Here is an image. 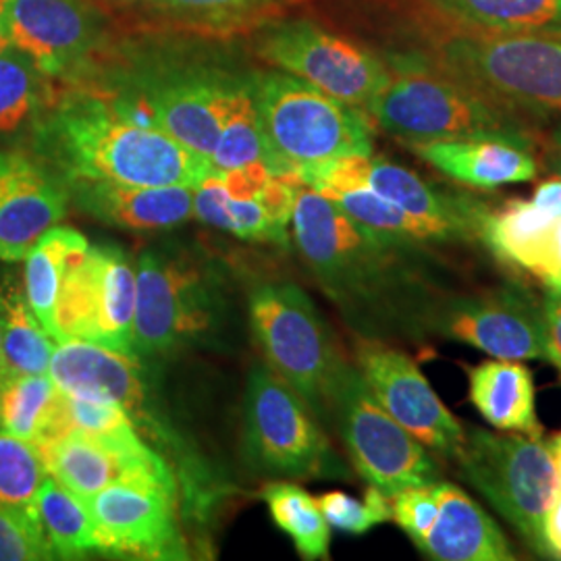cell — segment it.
<instances>
[{"label": "cell", "mask_w": 561, "mask_h": 561, "mask_svg": "<svg viewBox=\"0 0 561 561\" xmlns=\"http://www.w3.org/2000/svg\"><path fill=\"white\" fill-rule=\"evenodd\" d=\"M454 463L461 479L507 522L537 556L551 560L545 541V518L556 495V458L542 437L463 428Z\"/></svg>", "instance_id": "6"}, {"label": "cell", "mask_w": 561, "mask_h": 561, "mask_svg": "<svg viewBox=\"0 0 561 561\" xmlns=\"http://www.w3.org/2000/svg\"><path fill=\"white\" fill-rule=\"evenodd\" d=\"M468 400L497 431L542 437L537 416L535 377L522 360H484L466 366Z\"/></svg>", "instance_id": "25"}, {"label": "cell", "mask_w": 561, "mask_h": 561, "mask_svg": "<svg viewBox=\"0 0 561 561\" xmlns=\"http://www.w3.org/2000/svg\"><path fill=\"white\" fill-rule=\"evenodd\" d=\"M60 389L44 375H25L0 387V431L41 447L48 442Z\"/></svg>", "instance_id": "31"}, {"label": "cell", "mask_w": 561, "mask_h": 561, "mask_svg": "<svg viewBox=\"0 0 561 561\" xmlns=\"http://www.w3.org/2000/svg\"><path fill=\"white\" fill-rule=\"evenodd\" d=\"M53 352V337L25 296L13 283L0 287V381L48 373Z\"/></svg>", "instance_id": "28"}, {"label": "cell", "mask_w": 561, "mask_h": 561, "mask_svg": "<svg viewBox=\"0 0 561 561\" xmlns=\"http://www.w3.org/2000/svg\"><path fill=\"white\" fill-rule=\"evenodd\" d=\"M545 541L551 560H561V489H556L545 518Z\"/></svg>", "instance_id": "42"}, {"label": "cell", "mask_w": 561, "mask_h": 561, "mask_svg": "<svg viewBox=\"0 0 561 561\" xmlns=\"http://www.w3.org/2000/svg\"><path fill=\"white\" fill-rule=\"evenodd\" d=\"M327 198L335 202L354 221L362 222L364 227L387 238L422 243V245L439 243L426 225H422L419 219L401 210L400 206H396L393 202L382 198L364 183H352V185L340 187L327 194Z\"/></svg>", "instance_id": "35"}, {"label": "cell", "mask_w": 561, "mask_h": 561, "mask_svg": "<svg viewBox=\"0 0 561 561\" xmlns=\"http://www.w3.org/2000/svg\"><path fill=\"white\" fill-rule=\"evenodd\" d=\"M7 46H9V44H7V41H4V38H2V36H0V50H4V48H7Z\"/></svg>", "instance_id": "47"}, {"label": "cell", "mask_w": 561, "mask_h": 561, "mask_svg": "<svg viewBox=\"0 0 561 561\" xmlns=\"http://www.w3.org/2000/svg\"><path fill=\"white\" fill-rule=\"evenodd\" d=\"M317 502L322 516L333 528L354 537L366 535L370 528L391 520V497L370 484L364 500H356L343 491H329Z\"/></svg>", "instance_id": "38"}, {"label": "cell", "mask_w": 561, "mask_h": 561, "mask_svg": "<svg viewBox=\"0 0 561 561\" xmlns=\"http://www.w3.org/2000/svg\"><path fill=\"white\" fill-rule=\"evenodd\" d=\"M136 268L115 243L85 250L62 280L57 304V341L81 340L134 354Z\"/></svg>", "instance_id": "12"}, {"label": "cell", "mask_w": 561, "mask_h": 561, "mask_svg": "<svg viewBox=\"0 0 561 561\" xmlns=\"http://www.w3.org/2000/svg\"><path fill=\"white\" fill-rule=\"evenodd\" d=\"M90 248L80 231L50 227L25 256V300L46 333L57 341V304L67 271Z\"/></svg>", "instance_id": "27"}, {"label": "cell", "mask_w": 561, "mask_h": 561, "mask_svg": "<svg viewBox=\"0 0 561 561\" xmlns=\"http://www.w3.org/2000/svg\"><path fill=\"white\" fill-rule=\"evenodd\" d=\"M428 34L422 55L442 71L537 129L551 121L561 125L560 38L489 34L439 18Z\"/></svg>", "instance_id": "3"}, {"label": "cell", "mask_w": 561, "mask_h": 561, "mask_svg": "<svg viewBox=\"0 0 561 561\" xmlns=\"http://www.w3.org/2000/svg\"><path fill=\"white\" fill-rule=\"evenodd\" d=\"M541 300L547 360L551 362L561 375V287H545Z\"/></svg>", "instance_id": "41"}, {"label": "cell", "mask_w": 561, "mask_h": 561, "mask_svg": "<svg viewBox=\"0 0 561 561\" xmlns=\"http://www.w3.org/2000/svg\"><path fill=\"white\" fill-rule=\"evenodd\" d=\"M243 445L250 461L266 474L345 477L319 419L268 366H254L248 379Z\"/></svg>", "instance_id": "10"}, {"label": "cell", "mask_w": 561, "mask_h": 561, "mask_svg": "<svg viewBox=\"0 0 561 561\" xmlns=\"http://www.w3.org/2000/svg\"><path fill=\"white\" fill-rule=\"evenodd\" d=\"M238 81L215 73H164L140 83L134 102L164 134L210 159Z\"/></svg>", "instance_id": "19"}, {"label": "cell", "mask_w": 561, "mask_h": 561, "mask_svg": "<svg viewBox=\"0 0 561 561\" xmlns=\"http://www.w3.org/2000/svg\"><path fill=\"white\" fill-rule=\"evenodd\" d=\"M134 347L141 358L173 354L213 333L221 322L219 280L175 248H146L136 268Z\"/></svg>", "instance_id": "8"}, {"label": "cell", "mask_w": 561, "mask_h": 561, "mask_svg": "<svg viewBox=\"0 0 561 561\" xmlns=\"http://www.w3.org/2000/svg\"><path fill=\"white\" fill-rule=\"evenodd\" d=\"M0 385H2V381H0Z\"/></svg>", "instance_id": "48"}, {"label": "cell", "mask_w": 561, "mask_h": 561, "mask_svg": "<svg viewBox=\"0 0 561 561\" xmlns=\"http://www.w3.org/2000/svg\"><path fill=\"white\" fill-rule=\"evenodd\" d=\"M271 171L300 181L350 154H373L375 125L366 111L337 101L285 71L250 78Z\"/></svg>", "instance_id": "5"}, {"label": "cell", "mask_w": 561, "mask_h": 561, "mask_svg": "<svg viewBox=\"0 0 561 561\" xmlns=\"http://www.w3.org/2000/svg\"><path fill=\"white\" fill-rule=\"evenodd\" d=\"M69 198L96 221L131 229L162 231L194 217L190 185H129L115 181H67Z\"/></svg>", "instance_id": "23"}, {"label": "cell", "mask_w": 561, "mask_h": 561, "mask_svg": "<svg viewBox=\"0 0 561 561\" xmlns=\"http://www.w3.org/2000/svg\"><path fill=\"white\" fill-rule=\"evenodd\" d=\"M32 514L53 558L76 560L88 553H101L96 526L85 500L65 489L50 474L42 482Z\"/></svg>", "instance_id": "29"}, {"label": "cell", "mask_w": 561, "mask_h": 561, "mask_svg": "<svg viewBox=\"0 0 561 561\" xmlns=\"http://www.w3.org/2000/svg\"><path fill=\"white\" fill-rule=\"evenodd\" d=\"M329 419L356 472L387 497L442 481L443 461L385 412L358 366L347 360L331 382Z\"/></svg>", "instance_id": "9"}, {"label": "cell", "mask_w": 561, "mask_h": 561, "mask_svg": "<svg viewBox=\"0 0 561 561\" xmlns=\"http://www.w3.org/2000/svg\"><path fill=\"white\" fill-rule=\"evenodd\" d=\"M38 451L46 472L81 500L115 482H178L171 463L141 439L136 426L104 437L69 431Z\"/></svg>", "instance_id": "17"}, {"label": "cell", "mask_w": 561, "mask_h": 561, "mask_svg": "<svg viewBox=\"0 0 561 561\" xmlns=\"http://www.w3.org/2000/svg\"><path fill=\"white\" fill-rule=\"evenodd\" d=\"M36 157L60 180L129 185H190L213 173L210 161L185 148L125 96L71 90L34 125Z\"/></svg>", "instance_id": "2"}, {"label": "cell", "mask_w": 561, "mask_h": 561, "mask_svg": "<svg viewBox=\"0 0 561 561\" xmlns=\"http://www.w3.org/2000/svg\"><path fill=\"white\" fill-rule=\"evenodd\" d=\"M537 206H541L545 213L553 215V217H561V178L560 175H551L547 180L541 181L535 192L533 198Z\"/></svg>", "instance_id": "43"}, {"label": "cell", "mask_w": 561, "mask_h": 561, "mask_svg": "<svg viewBox=\"0 0 561 561\" xmlns=\"http://www.w3.org/2000/svg\"><path fill=\"white\" fill-rule=\"evenodd\" d=\"M542 167L549 171V175H560L561 178V131L545 141Z\"/></svg>", "instance_id": "44"}, {"label": "cell", "mask_w": 561, "mask_h": 561, "mask_svg": "<svg viewBox=\"0 0 561 561\" xmlns=\"http://www.w3.org/2000/svg\"><path fill=\"white\" fill-rule=\"evenodd\" d=\"M391 78L366 115L375 129L408 144L474 136L537 138L541 131L518 113L451 78L422 53L389 60Z\"/></svg>", "instance_id": "4"}, {"label": "cell", "mask_w": 561, "mask_h": 561, "mask_svg": "<svg viewBox=\"0 0 561 561\" xmlns=\"http://www.w3.org/2000/svg\"><path fill=\"white\" fill-rule=\"evenodd\" d=\"M481 241L512 271L561 287V217L545 213L533 201L512 198L491 206Z\"/></svg>", "instance_id": "22"}, {"label": "cell", "mask_w": 561, "mask_h": 561, "mask_svg": "<svg viewBox=\"0 0 561 561\" xmlns=\"http://www.w3.org/2000/svg\"><path fill=\"white\" fill-rule=\"evenodd\" d=\"M433 18L502 36L561 38V0H422Z\"/></svg>", "instance_id": "26"}, {"label": "cell", "mask_w": 561, "mask_h": 561, "mask_svg": "<svg viewBox=\"0 0 561 561\" xmlns=\"http://www.w3.org/2000/svg\"><path fill=\"white\" fill-rule=\"evenodd\" d=\"M208 161L213 173L231 171L250 162H264L271 169L268 146L264 140L250 80L236 83L227 106V115L222 119L219 140Z\"/></svg>", "instance_id": "34"}, {"label": "cell", "mask_w": 561, "mask_h": 561, "mask_svg": "<svg viewBox=\"0 0 561 561\" xmlns=\"http://www.w3.org/2000/svg\"><path fill=\"white\" fill-rule=\"evenodd\" d=\"M256 53L275 69L317 85L362 111L391 78L389 62L312 20H287L262 30Z\"/></svg>", "instance_id": "11"}, {"label": "cell", "mask_w": 561, "mask_h": 561, "mask_svg": "<svg viewBox=\"0 0 561 561\" xmlns=\"http://www.w3.org/2000/svg\"><path fill=\"white\" fill-rule=\"evenodd\" d=\"M439 516L416 549L435 561H512L516 553L497 522L463 489L449 481L433 484Z\"/></svg>", "instance_id": "24"}, {"label": "cell", "mask_w": 561, "mask_h": 561, "mask_svg": "<svg viewBox=\"0 0 561 561\" xmlns=\"http://www.w3.org/2000/svg\"><path fill=\"white\" fill-rule=\"evenodd\" d=\"M194 217L245 241L287 245L289 231L275 221L261 198L233 201L217 173H210L194 190Z\"/></svg>", "instance_id": "30"}, {"label": "cell", "mask_w": 561, "mask_h": 561, "mask_svg": "<svg viewBox=\"0 0 561 561\" xmlns=\"http://www.w3.org/2000/svg\"><path fill=\"white\" fill-rule=\"evenodd\" d=\"M294 243L322 291L368 340H431L439 287L426 245L381 236L321 192L300 183L291 213Z\"/></svg>", "instance_id": "1"}, {"label": "cell", "mask_w": 561, "mask_h": 561, "mask_svg": "<svg viewBox=\"0 0 561 561\" xmlns=\"http://www.w3.org/2000/svg\"><path fill=\"white\" fill-rule=\"evenodd\" d=\"M0 36L50 80H76L101 50L106 20L88 0H0Z\"/></svg>", "instance_id": "14"}, {"label": "cell", "mask_w": 561, "mask_h": 561, "mask_svg": "<svg viewBox=\"0 0 561 561\" xmlns=\"http://www.w3.org/2000/svg\"><path fill=\"white\" fill-rule=\"evenodd\" d=\"M431 340L466 343L502 360H547L542 300L520 283L447 291L428 327Z\"/></svg>", "instance_id": "13"}, {"label": "cell", "mask_w": 561, "mask_h": 561, "mask_svg": "<svg viewBox=\"0 0 561 561\" xmlns=\"http://www.w3.org/2000/svg\"><path fill=\"white\" fill-rule=\"evenodd\" d=\"M356 366L385 412L442 461H456L463 426L439 400L419 364L387 341L358 337Z\"/></svg>", "instance_id": "15"}, {"label": "cell", "mask_w": 561, "mask_h": 561, "mask_svg": "<svg viewBox=\"0 0 561 561\" xmlns=\"http://www.w3.org/2000/svg\"><path fill=\"white\" fill-rule=\"evenodd\" d=\"M46 477L38 447L0 431V507L32 514Z\"/></svg>", "instance_id": "37"}, {"label": "cell", "mask_w": 561, "mask_h": 561, "mask_svg": "<svg viewBox=\"0 0 561 561\" xmlns=\"http://www.w3.org/2000/svg\"><path fill=\"white\" fill-rule=\"evenodd\" d=\"M358 183L426 225L442 245L481 241L482 225L491 210L489 202L437 187L398 162L373 154L358 157Z\"/></svg>", "instance_id": "20"}, {"label": "cell", "mask_w": 561, "mask_h": 561, "mask_svg": "<svg viewBox=\"0 0 561 561\" xmlns=\"http://www.w3.org/2000/svg\"><path fill=\"white\" fill-rule=\"evenodd\" d=\"M250 324L268 368L319 421L329 419L331 382L345 358L317 304L296 283H264L250 296Z\"/></svg>", "instance_id": "7"}, {"label": "cell", "mask_w": 561, "mask_h": 561, "mask_svg": "<svg viewBox=\"0 0 561 561\" xmlns=\"http://www.w3.org/2000/svg\"><path fill=\"white\" fill-rule=\"evenodd\" d=\"M560 41H561V38H560Z\"/></svg>", "instance_id": "49"}, {"label": "cell", "mask_w": 561, "mask_h": 561, "mask_svg": "<svg viewBox=\"0 0 561 561\" xmlns=\"http://www.w3.org/2000/svg\"><path fill=\"white\" fill-rule=\"evenodd\" d=\"M55 560L41 526L27 512L0 507V561Z\"/></svg>", "instance_id": "39"}, {"label": "cell", "mask_w": 561, "mask_h": 561, "mask_svg": "<svg viewBox=\"0 0 561 561\" xmlns=\"http://www.w3.org/2000/svg\"><path fill=\"white\" fill-rule=\"evenodd\" d=\"M439 516V503L433 484L412 486L391 497V520L400 526L414 545L428 535Z\"/></svg>", "instance_id": "40"}, {"label": "cell", "mask_w": 561, "mask_h": 561, "mask_svg": "<svg viewBox=\"0 0 561 561\" xmlns=\"http://www.w3.org/2000/svg\"><path fill=\"white\" fill-rule=\"evenodd\" d=\"M277 0H148L167 20L202 32L240 30L275 7Z\"/></svg>", "instance_id": "36"}, {"label": "cell", "mask_w": 561, "mask_h": 561, "mask_svg": "<svg viewBox=\"0 0 561 561\" xmlns=\"http://www.w3.org/2000/svg\"><path fill=\"white\" fill-rule=\"evenodd\" d=\"M69 202L67 183L41 157L0 150V261H23Z\"/></svg>", "instance_id": "18"}, {"label": "cell", "mask_w": 561, "mask_h": 561, "mask_svg": "<svg viewBox=\"0 0 561 561\" xmlns=\"http://www.w3.org/2000/svg\"><path fill=\"white\" fill-rule=\"evenodd\" d=\"M421 161L468 190L491 192L537 180L541 144L518 136H474L408 144Z\"/></svg>", "instance_id": "21"}, {"label": "cell", "mask_w": 561, "mask_h": 561, "mask_svg": "<svg viewBox=\"0 0 561 561\" xmlns=\"http://www.w3.org/2000/svg\"><path fill=\"white\" fill-rule=\"evenodd\" d=\"M106 2H119V4H138V2H148V0H106Z\"/></svg>", "instance_id": "46"}, {"label": "cell", "mask_w": 561, "mask_h": 561, "mask_svg": "<svg viewBox=\"0 0 561 561\" xmlns=\"http://www.w3.org/2000/svg\"><path fill=\"white\" fill-rule=\"evenodd\" d=\"M271 518L294 541L300 558L329 560L331 524L319 502L296 482H273L262 491Z\"/></svg>", "instance_id": "32"}, {"label": "cell", "mask_w": 561, "mask_h": 561, "mask_svg": "<svg viewBox=\"0 0 561 561\" xmlns=\"http://www.w3.org/2000/svg\"><path fill=\"white\" fill-rule=\"evenodd\" d=\"M57 101L53 80L34 59L13 46L0 50V131L20 129L25 121L38 119Z\"/></svg>", "instance_id": "33"}, {"label": "cell", "mask_w": 561, "mask_h": 561, "mask_svg": "<svg viewBox=\"0 0 561 561\" xmlns=\"http://www.w3.org/2000/svg\"><path fill=\"white\" fill-rule=\"evenodd\" d=\"M551 447H553V458H556V474H558L556 489H561V433L551 439Z\"/></svg>", "instance_id": "45"}, {"label": "cell", "mask_w": 561, "mask_h": 561, "mask_svg": "<svg viewBox=\"0 0 561 561\" xmlns=\"http://www.w3.org/2000/svg\"><path fill=\"white\" fill-rule=\"evenodd\" d=\"M99 551L136 560H187L175 505L178 482H115L85 500Z\"/></svg>", "instance_id": "16"}]
</instances>
